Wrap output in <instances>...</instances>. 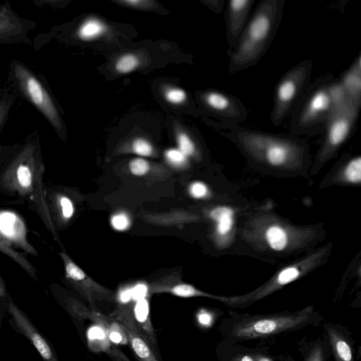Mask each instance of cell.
I'll use <instances>...</instances> for the list:
<instances>
[{"label":"cell","instance_id":"cell-46","mask_svg":"<svg viewBox=\"0 0 361 361\" xmlns=\"http://www.w3.org/2000/svg\"><path fill=\"white\" fill-rule=\"evenodd\" d=\"M0 73H1V71H0Z\"/></svg>","mask_w":361,"mask_h":361},{"label":"cell","instance_id":"cell-27","mask_svg":"<svg viewBox=\"0 0 361 361\" xmlns=\"http://www.w3.org/2000/svg\"><path fill=\"white\" fill-rule=\"evenodd\" d=\"M342 175L344 180L350 183H360L361 180V157L349 158L345 163Z\"/></svg>","mask_w":361,"mask_h":361},{"label":"cell","instance_id":"cell-10","mask_svg":"<svg viewBox=\"0 0 361 361\" xmlns=\"http://www.w3.org/2000/svg\"><path fill=\"white\" fill-rule=\"evenodd\" d=\"M202 96L206 107L224 125L238 126L247 119V110L237 97L217 90L207 91Z\"/></svg>","mask_w":361,"mask_h":361},{"label":"cell","instance_id":"cell-41","mask_svg":"<svg viewBox=\"0 0 361 361\" xmlns=\"http://www.w3.org/2000/svg\"><path fill=\"white\" fill-rule=\"evenodd\" d=\"M105 353H107L114 361H130L125 354L113 343Z\"/></svg>","mask_w":361,"mask_h":361},{"label":"cell","instance_id":"cell-12","mask_svg":"<svg viewBox=\"0 0 361 361\" xmlns=\"http://www.w3.org/2000/svg\"><path fill=\"white\" fill-rule=\"evenodd\" d=\"M34 21L17 14L8 2L0 5V44H32L30 32Z\"/></svg>","mask_w":361,"mask_h":361},{"label":"cell","instance_id":"cell-34","mask_svg":"<svg viewBox=\"0 0 361 361\" xmlns=\"http://www.w3.org/2000/svg\"><path fill=\"white\" fill-rule=\"evenodd\" d=\"M130 172L135 176H143L149 170V164L142 158L132 159L128 164Z\"/></svg>","mask_w":361,"mask_h":361},{"label":"cell","instance_id":"cell-26","mask_svg":"<svg viewBox=\"0 0 361 361\" xmlns=\"http://www.w3.org/2000/svg\"><path fill=\"white\" fill-rule=\"evenodd\" d=\"M105 30V26L96 18L83 22L78 30V36L82 40H91L99 37Z\"/></svg>","mask_w":361,"mask_h":361},{"label":"cell","instance_id":"cell-16","mask_svg":"<svg viewBox=\"0 0 361 361\" xmlns=\"http://www.w3.org/2000/svg\"><path fill=\"white\" fill-rule=\"evenodd\" d=\"M225 348L222 361H265L269 358V348L266 346L250 348L226 341Z\"/></svg>","mask_w":361,"mask_h":361},{"label":"cell","instance_id":"cell-28","mask_svg":"<svg viewBox=\"0 0 361 361\" xmlns=\"http://www.w3.org/2000/svg\"><path fill=\"white\" fill-rule=\"evenodd\" d=\"M16 99V94L9 89L5 90L0 95V133L7 121Z\"/></svg>","mask_w":361,"mask_h":361},{"label":"cell","instance_id":"cell-18","mask_svg":"<svg viewBox=\"0 0 361 361\" xmlns=\"http://www.w3.org/2000/svg\"><path fill=\"white\" fill-rule=\"evenodd\" d=\"M302 361H330L331 352L325 335L310 340L302 339L297 344Z\"/></svg>","mask_w":361,"mask_h":361},{"label":"cell","instance_id":"cell-39","mask_svg":"<svg viewBox=\"0 0 361 361\" xmlns=\"http://www.w3.org/2000/svg\"><path fill=\"white\" fill-rule=\"evenodd\" d=\"M111 221L113 227L118 231H124L128 228L130 225L128 217L123 213L114 215L111 218Z\"/></svg>","mask_w":361,"mask_h":361},{"label":"cell","instance_id":"cell-8","mask_svg":"<svg viewBox=\"0 0 361 361\" xmlns=\"http://www.w3.org/2000/svg\"><path fill=\"white\" fill-rule=\"evenodd\" d=\"M360 106L349 98L334 106L324 126V137L317 161L323 163L337 152L356 126Z\"/></svg>","mask_w":361,"mask_h":361},{"label":"cell","instance_id":"cell-37","mask_svg":"<svg viewBox=\"0 0 361 361\" xmlns=\"http://www.w3.org/2000/svg\"><path fill=\"white\" fill-rule=\"evenodd\" d=\"M187 97L185 91L180 88H171L165 92L166 99L172 104H178L183 102Z\"/></svg>","mask_w":361,"mask_h":361},{"label":"cell","instance_id":"cell-2","mask_svg":"<svg viewBox=\"0 0 361 361\" xmlns=\"http://www.w3.org/2000/svg\"><path fill=\"white\" fill-rule=\"evenodd\" d=\"M324 317L313 305L294 311L268 314L238 313L228 310L220 326L226 341L242 343L265 341L323 323Z\"/></svg>","mask_w":361,"mask_h":361},{"label":"cell","instance_id":"cell-36","mask_svg":"<svg viewBox=\"0 0 361 361\" xmlns=\"http://www.w3.org/2000/svg\"><path fill=\"white\" fill-rule=\"evenodd\" d=\"M116 2L128 7L138 9H150L156 6V2L150 0H119Z\"/></svg>","mask_w":361,"mask_h":361},{"label":"cell","instance_id":"cell-20","mask_svg":"<svg viewBox=\"0 0 361 361\" xmlns=\"http://www.w3.org/2000/svg\"><path fill=\"white\" fill-rule=\"evenodd\" d=\"M347 97L361 106V54H358L351 66L339 78Z\"/></svg>","mask_w":361,"mask_h":361},{"label":"cell","instance_id":"cell-43","mask_svg":"<svg viewBox=\"0 0 361 361\" xmlns=\"http://www.w3.org/2000/svg\"><path fill=\"white\" fill-rule=\"evenodd\" d=\"M6 295V288L0 274V298L4 297Z\"/></svg>","mask_w":361,"mask_h":361},{"label":"cell","instance_id":"cell-25","mask_svg":"<svg viewBox=\"0 0 361 361\" xmlns=\"http://www.w3.org/2000/svg\"><path fill=\"white\" fill-rule=\"evenodd\" d=\"M0 252L12 259L32 279H37V270L31 262L21 253L14 249L9 242L5 240L1 236Z\"/></svg>","mask_w":361,"mask_h":361},{"label":"cell","instance_id":"cell-24","mask_svg":"<svg viewBox=\"0 0 361 361\" xmlns=\"http://www.w3.org/2000/svg\"><path fill=\"white\" fill-rule=\"evenodd\" d=\"M87 345L93 352H106L112 345L106 329L99 324H94L87 331Z\"/></svg>","mask_w":361,"mask_h":361},{"label":"cell","instance_id":"cell-11","mask_svg":"<svg viewBox=\"0 0 361 361\" xmlns=\"http://www.w3.org/2000/svg\"><path fill=\"white\" fill-rule=\"evenodd\" d=\"M109 317L122 326L126 334L128 343L138 361H159V355L149 345L135 324L131 306L119 305Z\"/></svg>","mask_w":361,"mask_h":361},{"label":"cell","instance_id":"cell-5","mask_svg":"<svg viewBox=\"0 0 361 361\" xmlns=\"http://www.w3.org/2000/svg\"><path fill=\"white\" fill-rule=\"evenodd\" d=\"M8 81L13 90L29 102L59 135L65 133L60 109L44 78L23 62L13 59L9 66Z\"/></svg>","mask_w":361,"mask_h":361},{"label":"cell","instance_id":"cell-30","mask_svg":"<svg viewBox=\"0 0 361 361\" xmlns=\"http://www.w3.org/2000/svg\"><path fill=\"white\" fill-rule=\"evenodd\" d=\"M139 65V60L132 54L121 56L116 61L115 68L120 73H128L134 71Z\"/></svg>","mask_w":361,"mask_h":361},{"label":"cell","instance_id":"cell-38","mask_svg":"<svg viewBox=\"0 0 361 361\" xmlns=\"http://www.w3.org/2000/svg\"><path fill=\"white\" fill-rule=\"evenodd\" d=\"M190 195L197 199H202L207 196L208 188L202 182H195L191 184L189 189Z\"/></svg>","mask_w":361,"mask_h":361},{"label":"cell","instance_id":"cell-14","mask_svg":"<svg viewBox=\"0 0 361 361\" xmlns=\"http://www.w3.org/2000/svg\"><path fill=\"white\" fill-rule=\"evenodd\" d=\"M255 0H229L227 1L226 24L229 49L235 48L252 11Z\"/></svg>","mask_w":361,"mask_h":361},{"label":"cell","instance_id":"cell-4","mask_svg":"<svg viewBox=\"0 0 361 361\" xmlns=\"http://www.w3.org/2000/svg\"><path fill=\"white\" fill-rule=\"evenodd\" d=\"M284 0H262L256 6L235 48L228 49V72L255 65L267 52L280 25Z\"/></svg>","mask_w":361,"mask_h":361},{"label":"cell","instance_id":"cell-9","mask_svg":"<svg viewBox=\"0 0 361 361\" xmlns=\"http://www.w3.org/2000/svg\"><path fill=\"white\" fill-rule=\"evenodd\" d=\"M65 269V275L71 286L89 302L92 311L95 309L96 300L113 301L114 294L106 288L91 279L65 252L59 253Z\"/></svg>","mask_w":361,"mask_h":361},{"label":"cell","instance_id":"cell-29","mask_svg":"<svg viewBox=\"0 0 361 361\" xmlns=\"http://www.w3.org/2000/svg\"><path fill=\"white\" fill-rule=\"evenodd\" d=\"M108 337L113 344L126 345L128 343L126 334L122 326L117 322L110 319L106 328Z\"/></svg>","mask_w":361,"mask_h":361},{"label":"cell","instance_id":"cell-19","mask_svg":"<svg viewBox=\"0 0 361 361\" xmlns=\"http://www.w3.org/2000/svg\"><path fill=\"white\" fill-rule=\"evenodd\" d=\"M133 314L135 324L149 345L157 353L156 335L150 320L149 302L146 297L137 300L133 307Z\"/></svg>","mask_w":361,"mask_h":361},{"label":"cell","instance_id":"cell-15","mask_svg":"<svg viewBox=\"0 0 361 361\" xmlns=\"http://www.w3.org/2000/svg\"><path fill=\"white\" fill-rule=\"evenodd\" d=\"M8 310L18 328L36 348L43 360L59 361L55 353L45 338L37 330L27 316L12 302H9Z\"/></svg>","mask_w":361,"mask_h":361},{"label":"cell","instance_id":"cell-21","mask_svg":"<svg viewBox=\"0 0 361 361\" xmlns=\"http://www.w3.org/2000/svg\"><path fill=\"white\" fill-rule=\"evenodd\" d=\"M210 218L216 223V233L223 245L230 242L234 228L235 212L227 206H219L212 209Z\"/></svg>","mask_w":361,"mask_h":361},{"label":"cell","instance_id":"cell-45","mask_svg":"<svg viewBox=\"0 0 361 361\" xmlns=\"http://www.w3.org/2000/svg\"><path fill=\"white\" fill-rule=\"evenodd\" d=\"M2 151H3V146H2V145L0 142V156H1V153H2Z\"/></svg>","mask_w":361,"mask_h":361},{"label":"cell","instance_id":"cell-13","mask_svg":"<svg viewBox=\"0 0 361 361\" xmlns=\"http://www.w3.org/2000/svg\"><path fill=\"white\" fill-rule=\"evenodd\" d=\"M322 324L334 361H360L352 334L345 326L331 322Z\"/></svg>","mask_w":361,"mask_h":361},{"label":"cell","instance_id":"cell-22","mask_svg":"<svg viewBox=\"0 0 361 361\" xmlns=\"http://www.w3.org/2000/svg\"><path fill=\"white\" fill-rule=\"evenodd\" d=\"M262 238L266 245L274 251H283L290 245L292 229L281 223H270L262 230Z\"/></svg>","mask_w":361,"mask_h":361},{"label":"cell","instance_id":"cell-3","mask_svg":"<svg viewBox=\"0 0 361 361\" xmlns=\"http://www.w3.org/2000/svg\"><path fill=\"white\" fill-rule=\"evenodd\" d=\"M221 133L253 161L276 169L301 167L307 159V146L298 137L224 125Z\"/></svg>","mask_w":361,"mask_h":361},{"label":"cell","instance_id":"cell-7","mask_svg":"<svg viewBox=\"0 0 361 361\" xmlns=\"http://www.w3.org/2000/svg\"><path fill=\"white\" fill-rule=\"evenodd\" d=\"M313 68L311 59L303 60L286 71L276 85L271 122L280 126L291 114L310 84Z\"/></svg>","mask_w":361,"mask_h":361},{"label":"cell","instance_id":"cell-1","mask_svg":"<svg viewBox=\"0 0 361 361\" xmlns=\"http://www.w3.org/2000/svg\"><path fill=\"white\" fill-rule=\"evenodd\" d=\"M45 165L39 131L33 132L23 142L1 176V186L7 191L27 199L54 238L59 241L48 208L43 186Z\"/></svg>","mask_w":361,"mask_h":361},{"label":"cell","instance_id":"cell-31","mask_svg":"<svg viewBox=\"0 0 361 361\" xmlns=\"http://www.w3.org/2000/svg\"><path fill=\"white\" fill-rule=\"evenodd\" d=\"M329 92L334 106L343 103L348 98L341 81L335 78L329 83Z\"/></svg>","mask_w":361,"mask_h":361},{"label":"cell","instance_id":"cell-40","mask_svg":"<svg viewBox=\"0 0 361 361\" xmlns=\"http://www.w3.org/2000/svg\"><path fill=\"white\" fill-rule=\"evenodd\" d=\"M197 318L202 326L208 328L214 323L215 314L207 310H201L198 312Z\"/></svg>","mask_w":361,"mask_h":361},{"label":"cell","instance_id":"cell-35","mask_svg":"<svg viewBox=\"0 0 361 361\" xmlns=\"http://www.w3.org/2000/svg\"><path fill=\"white\" fill-rule=\"evenodd\" d=\"M166 160L174 166H182L186 160L187 157L181 152L178 149H169L165 152Z\"/></svg>","mask_w":361,"mask_h":361},{"label":"cell","instance_id":"cell-33","mask_svg":"<svg viewBox=\"0 0 361 361\" xmlns=\"http://www.w3.org/2000/svg\"><path fill=\"white\" fill-rule=\"evenodd\" d=\"M133 152L140 156H151L153 152L152 145L144 138H136L132 144Z\"/></svg>","mask_w":361,"mask_h":361},{"label":"cell","instance_id":"cell-6","mask_svg":"<svg viewBox=\"0 0 361 361\" xmlns=\"http://www.w3.org/2000/svg\"><path fill=\"white\" fill-rule=\"evenodd\" d=\"M334 78L326 74L309 84L291 112L290 133L314 135L322 132L334 108L329 92Z\"/></svg>","mask_w":361,"mask_h":361},{"label":"cell","instance_id":"cell-42","mask_svg":"<svg viewBox=\"0 0 361 361\" xmlns=\"http://www.w3.org/2000/svg\"><path fill=\"white\" fill-rule=\"evenodd\" d=\"M148 290V287L143 283H139L136 285L132 290V295L137 300L146 296V293Z\"/></svg>","mask_w":361,"mask_h":361},{"label":"cell","instance_id":"cell-44","mask_svg":"<svg viewBox=\"0 0 361 361\" xmlns=\"http://www.w3.org/2000/svg\"><path fill=\"white\" fill-rule=\"evenodd\" d=\"M281 361H295L294 358L290 355H283Z\"/></svg>","mask_w":361,"mask_h":361},{"label":"cell","instance_id":"cell-23","mask_svg":"<svg viewBox=\"0 0 361 361\" xmlns=\"http://www.w3.org/2000/svg\"><path fill=\"white\" fill-rule=\"evenodd\" d=\"M66 307L72 316L78 320L90 319L97 324H103L107 320V317L97 311L89 310L81 302L74 298L66 300Z\"/></svg>","mask_w":361,"mask_h":361},{"label":"cell","instance_id":"cell-17","mask_svg":"<svg viewBox=\"0 0 361 361\" xmlns=\"http://www.w3.org/2000/svg\"><path fill=\"white\" fill-rule=\"evenodd\" d=\"M148 289L152 293H168L182 298L206 297L219 301L221 298V296L200 290L190 284L180 282L175 283L170 280H162L154 283Z\"/></svg>","mask_w":361,"mask_h":361},{"label":"cell","instance_id":"cell-32","mask_svg":"<svg viewBox=\"0 0 361 361\" xmlns=\"http://www.w3.org/2000/svg\"><path fill=\"white\" fill-rule=\"evenodd\" d=\"M177 143L178 149L186 157L192 156L195 152V146L191 138L183 132L177 135Z\"/></svg>","mask_w":361,"mask_h":361}]
</instances>
